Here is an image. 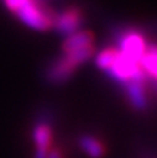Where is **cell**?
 <instances>
[{"instance_id": "obj_2", "label": "cell", "mask_w": 157, "mask_h": 158, "mask_svg": "<svg viewBox=\"0 0 157 158\" xmlns=\"http://www.w3.org/2000/svg\"><path fill=\"white\" fill-rule=\"evenodd\" d=\"M81 24H82V11L79 8L68 7L60 13H54L53 28L60 35H72L79 29Z\"/></svg>"}, {"instance_id": "obj_6", "label": "cell", "mask_w": 157, "mask_h": 158, "mask_svg": "<svg viewBox=\"0 0 157 158\" xmlns=\"http://www.w3.org/2000/svg\"><path fill=\"white\" fill-rule=\"evenodd\" d=\"M89 46H93V33L89 31H77L75 33L67 36L61 49L63 53H70Z\"/></svg>"}, {"instance_id": "obj_8", "label": "cell", "mask_w": 157, "mask_h": 158, "mask_svg": "<svg viewBox=\"0 0 157 158\" xmlns=\"http://www.w3.org/2000/svg\"><path fill=\"white\" fill-rule=\"evenodd\" d=\"M79 143H81L82 150L85 151L88 156H91L93 158L102 157L103 153H104V147L102 146V143H100L99 140L91 137V136H83L82 139H81Z\"/></svg>"}, {"instance_id": "obj_3", "label": "cell", "mask_w": 157, "mask_h": 158, "mask_svg": "<svg viewBox=\"0 0 157 158\" xmlns=\"http://www.w3.org/2000/svg\"><path fill=\"white\" fill-rule=\"evenodd\" d=\"M120 46H121L120 52L124 56L129 57L131 60L136 61V63H141V58L143 57L145 52L147 49L143 36L141 33L135 32V31L125 32L120 39Z\"/></svg>"}, {"instance_id": "obj_1", "label": "cell", "mask_w": 157, "mask_h": 158, "mask_svg": "<svg viewBox=\"0 0 157 158\" xmlns=\"http://www.w3.org/2000/svg\"><path fill=\"white\" fill-rule=\"evenodd\" d=\"M14 14L21 22L35 31H47L53 28L54 13L50 11L42 0H27Z\"/></svg>"}, {"instance_id": "obj_5", "label": "cell", "mask_w": 157, "mask_h": 158, "mask_svg": "<svg viewBox=\"0 0 157 158\" xmlns=\"http://www.w3.org/2000/svg\"><path fill=\"white\" fill-rule=\"evenodd\" d=\"M146 77H141L136 78L134 81H129L125 83V89H127V94H128V100L131 101L135 108L138 110H143L147 106V100H146Z\"/></svg>"}, {"instance_id": "obj_10", "label": "cell", "mask_w": 157, "mask_h": 158, "mask_svg": "<svg viewBox=\"0 0 157 158\" xmlns=\"http://www.w3.org/2000/svg\"><path fill=\"white\" fill-rule=\"evenodd\" d=\"M42 2H45V0H42Z\"/></svg>"}, {"instance_id": "obj_4", "label": "cell", "mask_w": 157, "mask_h": 158, "mask_svg": "<svg viewBox=\"0 0 157 158\" xmlns=\"http://www.w3.org/2000/svg\"><path fill=\"white\" fill-rule=\"evenodd\" d=\"M75 69H77V67L72 65L66 57H61V58L54 60L49 65L46 77L49 79V82L60 85V83H64V82L68 81V79L72 77Z\"/></svg>"}, {"instance_id": "obj_7", "label": "cell", "mask_w": 157, "mask_h": 158, "mask_svg": "<svg viewBox=\"0 0 157 158\" xmlns=\"http://www.w3.org/2000/svg\"><path fill=\"white\" fill-rule=\"evenodd\" d=\"M139 64H141V68L146 77L157 81V47L146 49Z\"/></svg>"}, {"instance_id": "obj_9", "label": "cell", "mask_w": 157, "mask_h": 158, "mask_svg": "<svg viewBox=\"0 0 157 158\" xmlns=\"http://www.w3.org/2000/svg\"><path fill=\"white\" fill-rule=\"evenodd\" d=\"M47 158H61V154L58 150H50L47 154Z\"/></svg>"}]
</instances>
